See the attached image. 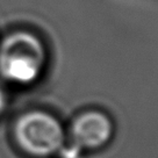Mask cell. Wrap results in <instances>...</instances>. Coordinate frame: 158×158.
Wrapping results in <instances>:
<instances>
[{"label":"cell","instance_id":"4","mask_svg":"<svg viewBox=\"0 0 158 158\" xmlns=\"http://www.w3.org/2000/svg\"><path fill=\"white\" fill-rule=\"evenodd\" d=\"M7 106V94H6L5 87L0 83V114L5 110Z\"/></svg>","mask_w":158,"mask_h":158},{"label":"cell","instance_id":"1","mask_svg":"<svg viewBox=\"0 0 158 158\" xmlns=\"http://www.w3.org/2000/svg\"><path fill=\"white\" fill-rule=\"evenodd\" d=\"M47 60L43 41L30 31H13L0 43V77L8 84H35L44 72Z\"/></svg>","mask_w":158,"mask_h":158},{"label":"cell","instance_id":"3","mask_svg":"<svg viewBox=\"0 0 158 158\" xmlns=\"http://www.w3.org/2000/svg\"><path fill=\"white\" fill-rule=\"evenodd\" d=\"M113 134L112 120L101 110H87L79 114L70 128L73 149L85 151L104 148L112 139Z\"/></svg>","mask_w":158,"mask_h":158},{"label":"cell","instance_id":"2","mask_svg":"<svg viewBox=\"0 0 158 158\" xmlns=\"http://www.w3.org/2000/svg\"><path fill=\"white\" fill-rule=\"evenodd\" d=\"M16 143L33 157L47 158L64 148L66 133L58 118L44 110L21 114L14 124Z\"/></svg>","mask_w":158,"mask_h":158}]
</instances>
